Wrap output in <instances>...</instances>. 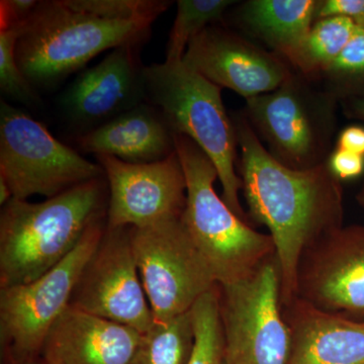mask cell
Instances as JSON below:
<instances>
[{
	"label": "cell",
	"instance_id": "obj_1",
	"mask_svg": "<svg viewBox=\"0 0 364 364\" xmlns=\"http://www.w3.org/2000/svg\"><path fill=\"white\" fill-rule=\"evenodd\" d=\"M233 119L241 149L242 191L250 217L269 231L279 260L282 306H287L296 298L303 254L343 226L341 181L326 162L310 169L289 168L268 152L245 114Z\"/></svg>",
	"mask_w": 364,
	"mask_h": 364
},
{
	"label": "cell",
	"instance_id": "obj_2",
	"mask_svg": "<svg viewBox=\"0 0 364 364\" xmlns=\"http://www.w3.org/2000/svg\"><path fill=\"white\" fill-rule=\"evenodd\" d=\"M107 177L42 203L9 200L0 213V287L28 284L57 267L107 218Z\"/></svg>",
	"mask_w": 364,
	"mask_h": 364
},
{
	"label": "cell",
	"instance_id": "obj_3",
	"mask_svg": "<svg viewBox=\"0 0 364 364\" xmlns=\"http://www.w3.org/2000/svg\"><path fill=\"white\" fill-rule=\"evenodd\" d=\"M150 35V26L102 20L65 0H46L18 28L16 58L36 90H52L100 53L141 46Z\"/></svg>",
	"mask_w": 364,
	"mask_h": 364
},
{
	"label": "cell",
	"instance_id": "obj_4",
	"mask_svg": "<svg viewBox=\"0 0 364 364\" xmlns=\"http://www.w3.org/2000/svg\"><path fill=\"white\" fill-rule=\"evenodd\" d=\"M186 181V205L181 221L207 261L219 286L252 275L275 254L269 234L254 230L232 212L215 193L218 170L193 140L174 135Z\"/></svg>",
	"mask_w": 364,
	"mask_h": 364
},
{
	"label": "cell",
	"instance_id": "obj_5",
	"mask_svg": "<svg viewBox=\"0 0 364 364\" xmlns=\"http://www.w3.org/2000/svg\"><path fill=\"white\" fill-rule=\"evenodd\" d=\"M144 78L146 102L161 111L174 135L188 136L212 160L221 181L223 200L248 223L239 196L242 181L236 171V127L223 102L222 88L182 61L145 66Z\"/></svg>",
	"mask_w": 364,
	"mask_h": 364
},
{
	"label": "cell",
	"instance_id": "obj_6",
	"mask_svg": "<svg viewBox=\"0 0 364 364\" xmlns=\"http://www.w3.org/2000/svg\"><path fill=\"white\" fill-rule=\"evenodd\" d=\"M105 229L107 218L93 223L65 259L39 279L0 287V345L7 363L21 364L41 355Z\"/></svg>",
	"mask_w": 364,
	"mask_h": 364
},
{
	"label": "cell",
	"instance_id": "obj_7",
	"mask_svg": "<svg viewBox=\"0 0 364 364\" xmlns=\"http://www.w3.org/2000/svg\"><path fill=\"white\" fill-rule=\"evenodd\" d=\"M0 177L14 198H47L105 177L100 164L85 159L26 112L0 104Z\"/></svg>",
	"mask_w": 364,
	"mask_h": 364
},
{
	"label": "cell",
	"instance_id": "obj_8",
	"mask_svg": "<svg viewBox=\"0 0 364 364\" xmlns=\"http://www.w3.org/2000/svg\"><path fill=\"white\" fill-rule=\"evenodd\" d=\"M226 364H287L291 333L282 313L277 255L247 279L219 286Z\"/></svg>",
	"mask_w": 364,
	"mask_h": 364
},
{
	"label": "cell",
	"instance_id": "obj_9",
	"mask_svg": "<svg viewBox=\"0 0 364 364\" xmlns=\"http://www.w3.org/2000/svg\"><path fill=\"white\" fill-rule=\"evenodd\" d=\"M132 249L154 322L189 312L217 286L181 218L130 227Z\"/></svg>",
	"mask_w": 364,
	"mask_h": 364
},
{
	"label": "cell",
	"instance_id": "obj_10",
	"mask_svg": "<svg viewBox=\"0 0 364 364\" xmlns=\"http://www.w3.org/2000/svg\"><path fill=\"white\" fill-rule=\"evenodd\" d=\"M268 152L294 169L326 162L334 121V100L314 92L291 74L284 85L246 100L244 112Z\"/></svg>",
	"mask_w": 364,
	"mask_h": 364
},
{
	"label": "cell",
	"instance_id": "obj_11",
	"mask_svg": "<svg viewBox=\"0 0 364 364\" xmlns=\"http://www.w3.org/2000/svg\"><path fill=\"white\" fill-rule=\"evenodd\" d=\"M69 306L141 333L153 325L132 249L130 227H107L83 268Z\"/></svg>",
	"mask_w": 364,
	"mask_h": 364
},
{
	"label": "cell",
	"instance_id": "obj_12",
	"mask_svg": "<svg viewBox=\"0 0 364 364\" xmlns=\"http://www.w3.org/2000/svg\"><path fill=\"white\" fill-rule=\"evenodd\" d=\"M296 298L324 312L364 321V225L342 226L306 249Z\"/></svg>",
	"mask_w": 364,
	"mask_h": 364
},
{
	"label": "cell",
	"instance_id": "obj_13",
	"mask_svg": "<svg viewBox=\"0 0 364 364\" xmlns=\"http://www.w3.org/2000/svg\"><path fill=\"white\" fill-rule=\"evenodd\" d=\"M95 158L109 186L107 228L145 227L181 218L186 181L176 151L149 164H130L109 155Z\"/></svg>",
	"mask_w": 364,
	"mask_h": 364
},
{
	"label": "cell",
	"instance_id": "obj_14",
	"mask_svg": "<svg viewBox=\"0 0 364 364\" xmlns=\"http://www.w3.org/2000/svg\"><path fill=\"white\" fill-rule=\"evenodd\" d=\"M139 46L112 50L97 65L81 71L60 95L62 117L77 136L95 130L146 102Z\"/></svg>",
	"mask_w": 364,
	"mask_h": 364
},
{
	"label": "cell",
	"instance_id": "obj_15",
	"mask_svg": "<svg viewBox=\"0 0 364 364\" xmlns=\"http://www.w3.org/2000/svg\"><path fill=\"white\" fill-rule=\"evenodd\" d=\"M182 62L208 81L248 98L277 90L291 75L286 62L217 25L189 43Z\"/></svg>",
	"mask_w": 364,
	"mask_h": 364
},
{
	"label": "cell",
	"instance_id": "obj_16",
	"mask_svg": "<svg viewBox=\"0 0 364 364\" xmlns=\"http://www.w3.org/2000/svg\"><path fill=\"white\" fill-rule=\"evenodd\" d=\"M142 333L69 306L41 355L56 364H133Z\"/></svg>",
	"mask_w": 364,
	"mask_h": 364
},
{
	"label": "cell",
	"instance_id": "obj_17",
	"mask_svg": "<svg viewBox=\"0 0 364 364\" xmlns=\"http://www.w3.org/2000/svg\"><path fill=\"white\" fill-rule=\"evenodd\" d=\"M282 313L291 333L287 364H364V321L324 312L299 298Z\"/></svg>",
	"mask_w": 364,
	"mask_h": 364
},
{
	"label": "cell",
	"instance_id": "obj_18",
	"mask_svg": "<svg viewBox=\"0 0 364 364\" xmlns=\"http://www.w3.org/2000/svg\"><path fill=\"white\" fill-rule=\"evenodd\" d=\"M79 150L109 155L130 164L162 161L176 152V139L161 111L143 102L75 138Z\"/></svg>",
	"mask_w": 364,
	"mask_h": 364
},
{
	"label": "cell",
	"instance_id": "obj_19",
	"mask_svg": "<svg viewBox=\"0 0 364 364\" xmlns=\"http://www.w3.org/2000/svg\"><path fill=\"white\" fill-rule=\"evenodd\" d=\"M318 0H250L237 11L242 26L287 59L317 21Z\"/></svg>",
	"mask_w": 364,
	"mask_h": 364
},
{
	"label": "cell",
	"instance_id": "obj_20",
	"mask_svg": "<svg viewBox=\"0 0 364 364\" xmlns=\"http://www.w3.org/2000/svg\"><path fill=\"white\" fill-rule=\"evenodd\" d=\"M356 30L358 26L348 18H320L287 60L306 75L324 73Z\"/></svg>",
	"mask_w": 364,
	"mask_h": 364
},
{
	"label": "cell",
	"instance_id": "obj_21",
	"mask_svg": "<svg viewBox=\"0 0 364 364\" xmlns=\"http://www.w3.org/2000/svg\"><path fill=\"white\" fill-rule=\"evenodd\" d=\"M195 344L191 310L154 322L141 335L133 364H188Z\"/></svg>",
	"mask_w": 364,
	"mask_h": 364
},
{
	"label": "cell",
	"instance_id": "obj_22",
	"mask_svg": "<svg viewBox=\"0 0 364 364\" xmlns=\"http://www.w3.org/2000/svg\"><path fill=\"white\" fill-rule=\"evenodd\" d=\"M233 0H178L176 20L167 41L165 62L182 61L189 43L208 26L222 20Z\"/></svg>",
	"mask_w": 364,
	"mask_h": 364
},
{
	"label": "cell",
	"instance_id": "obj_23",
	"mask_svg": "<svg viewBox=\"0 0 364 364\" xmlns=\"http://www.w3.org/2000/svg\"><path fill=\"white\" fill-rule=\"evenodd\" d=\"M195 344L188 364H225L219 284L191 309Z\"/></svg>",
	"mask_w": 364,
	"mask_h": 364
},
{
	"label": "cell",
	"instance_id": "obj_24",
	"mask_svg": "<svg viewBox=\"0 0 364 364\" xmlns=\"http://www.w3.org/2000/svg\"><path fill=\"white\" fill-rule=\"evenodd\" d=\"M67 6L98 18L152 26L172 1L165 0H65Z\"/></svg>",
	"mask_w": 364,
	"mask_h": 364
},
{
	"label": "cell",
	"instance_id": "obj_25",
	"mask_svg": "<svg viewBox=\"0 0 364 364\" xmlns=\"http://www.w3.org/2000/svg\"><path fill=\"white\" fill-rule=\"evenodd\" d=\"M18 30L0 31V90L6 97L28 107L42 105L38 91L23 75L16 58Z\"/></svg>",
	"mask_w": 364,
	"mask_h": 364
},
{
	"label": "cell",
	"instance_id": "obj_26",
	"mask_svg": "<svg viewBox=\"0 0 364 364\" xmlns=\"http://www.w3.org/2000/svg\"><path fill=\"white\" fill-rule=\"evenodd\" d=\"M336 87H347L364 81V30L358 28L348 44L324 72Z\"/></svg>",
	"mask_w": 364,
	"mask_h": 364
},
{
	"label": "cell",
	"instance_id": "obj_27",
	"mask_svg": "<svg viewBox=\"0 0 364 364\" xmlns=\"http://www.w3.org/2000/svg\"><path fill=\"white\" fill-rule=\"evenodd\" d=\"M331 16L348 18L364 30V0H318L317 20Z\"/></svg>",
	"mask_w": 364,
	"mask_h": 364
},
{
	"label": "cell",
	"instance_id": "obj_28",
	"mask_svg": "<svg viewBox=\"0 0 364 364\" xmlns=\"http://www.w3.org/2000/svg\"><path fill=\"white\" fill-rule=\"evenodd\" d=\"M38 0H1L0 1V31L18 30L33 13Z\"/></svg>",
	"mask_w": 364,
	"mask_h": 364
},
{
	"label": "cell",
	"instance_id": "obj_29",
	"mask_svg": "<svg viewBox=\"0 0 364 364\" xmlns=\"http://www.w3.org/2000/svg\"><path fill=\"white\" fill-rule=\"evenodd\" d=\"M330 171L338 181H349L364 172V156L336 148L326 160Z\"/></svg>",
	"mask_w": 364,
	"mask_h": 364
},
{
	"label": "cell",
	"instance_id": "obj_30",
	"mask_svg": "<svg viewBox=\"0 0 364 364\" xmlns=\"http://www.w3.org/2000/svg\"><path fill=\"white\" fill-rule=\"evenodd\" d=\"M336 148L364 156L363 127L350 126L345 128L339 134Z\"/></svg>",
	"mask_w": 364,
	"mask_h": 364
},
{
	"label": "cell",
	"instance_id": "obj_31",
	"mask_svg": "<svg viewBox=\"0 0 364 364\" xmlns=\"http://www.w3.org/2000/svg\"><path fill=\"white\" fill-rule=\"evenodd\" d=\"M13 193L9 188V184L4 178L0 177V205L4 207L9 200H13Z\"/></svg>",
	"mask_w": 364,
	"mask_h": 364
},
{
	"label": "cell",
	"instance_id": "obj_32",
	"mask_svg": "<svg viewBox=\"0 0 364 364\" xmlns=\"http://www.w3.org/2000/svg\"><path fill=\"white\" fill-rule=\"evenodd\" d=\"M352 111L356 116L364 119V97L356 98L352 102Z\"/></svg>",
	"mask_w": 364,
	"mask_h": 364
},
{
	"label": "cell",
	"instance_id": "obj_33",
	"mask_svg": "<svg viewBox=\"0 0 364 364\" xmlns=\"http://www.w3.org/2000/svg\"><path fill=\"white\" fill-rule=\"evenodd\" d=\"M21 364H56L53 363L51 361L47 360L42 355L37 356V358L30 359V360L25 361V363Z\"/></svg>",
	"mask_w": 364,
	"mask_h": 364
},
{
	"label": "cell",
	"instance_id": "obj_34",
	"mask_svg": "<svg viewBox=\"0 0 364 364\" xmlns=\"http://www.w3.org/2000/svg\"><path fill=\"white\" fill-rule=\"evenodd\" d=\"M356 200H358L359 205L364 208V183L361 188L359 189L358 196H356Z\"/></svg>",
	"mask_w": 364,
	"mask_h": 364
},
{
	"label": "cell",
	"instance_id": "obj_35",
	"mask_svg": "<svg viewBox=\"0 0 364 364\" xmlns=\"http://www.w3.org/2000/svg\"><path fill=\"white\" fill-rule=\"evenodd\" d=\"M225 364H226V363H225Z\"/></svg>",
	"mask_w": 364,
	"mask_h": 364
}]
</instances>
